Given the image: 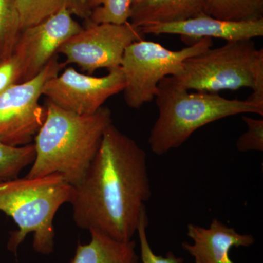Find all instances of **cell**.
<instances>
[{"mask_svg":"<svg viewBox=\"0 0 263 263\" xmlns=\"http://www.w3.org/2000/svg\"><path fill=\"white\" fill-rule=\"evenodd\" d=\"M151 195L146 152L111 123L69 202L81 229L129 241Z\"/></svg>","mask_w":263,"mask_h":263,"instance_id":"obj_1","label":"cell"},{"mask_svg":"<svg viewBox=\"0 0 263 263\" xmlns=\"http://www.w3.org/2000/svg\"><path fill=\"white\" fill-rule=\"evenodd\" d=\"M46 117L34 137L35 158L27 179L62 175L72 186L84 179L98 152L111 112L102 107L91 115L64 110L48 101Z\"/></svg>","mask_w":263,"mask_h":263,"instance_id":"obj_2","label":"cell"},{"mask_svg":"<svg viewBox=\"0 0 263 263\" xmlns=\"http://www.w3.org/2000/svg\"><path fill=\"white\" fill-rule=\"evenodd\" d=\"M155 99L159 115L148 143L159 156L179 148L197 129L216 121L242 114L263 116L262 110L247 100H229L218 93H191L171 76L161 81Z\"/></svg>","mask_w":263,"mask_h":263,"instance_id":"obj_3","label":"cell"},{"mask_svg":"<svg viewBox=\"0 0 263 263\" xmlns=\"http://www.w3.org/2000/svg\"><path fill=\"white\" fill-rule=\"evenodd\" d=\"M73 186L62 175L0 182V212L10 216L18 230L10 233L8 249L16 254L19 245L32 233L33 249L48 255L54 249L53 219L57 211L70 202Z\"/></svg>","mask_w":263,"mask_h":263,"instance_id":"obj_4","label":"cell"},{"mask_svg":"<svg viewBox=\"0 0 263 263\" xmlns=\"http://www.w3.org/2000/svg\"><path fill=\"white\" fill-rule=\"evenodd\" d=\"M263 65V50L252 40L230 41L186 59L181 73L171 76L189 90L218 93L222 90L252 89L256 74Z\"/></svg>","mask_w":263,"mask_h":263,"instance_id":"obj_5","label":"cell"},{"mask_svg":"<svg viewBox=\"0 0 263 263\" xmlns=\"http://www.w3.org/2000/svg\"><path fill=\"white\" fill-rule=\"evenodd\" d=\"M212 39L202 38L187 47L172 51L145 39L132 43L124 51L120 66L128 106L138 109L152 102L164 78L179 75L186 59L212 48Z\"/></svg>","mask_w":263,"mask_h":263,"instance_id":"obj_6","label":"cell"},{"mask_svg":"<svg viewBox=\"0 0 263 263\" xmlns=\"http://www.w3.org/2000/svg\"><path fill=\"white\" fill-rule=\"evenodd\" d=\"M65 66L57 54L37 76L0 93V143L10 146L32 143L46 117V107L40 104L43 87Z\"/></svg>","mask_w":263,"mask_h":263,"instance_id":"obj_7","label":"cell"},{"mask_svg":"<svg viewBox=\"0 0 263 263\" xmlns=\"http://www.w3.org/2000/svg\"><path fill=\"white\" fill-rule=\"evenodd\" d=\"M144 39L145 34L129 22L86 24L81 32L66 41L57 53L65 57L66 65L76 64L91 75L100 68L109 70L120 67L126 48Z\"/></svg>","mask_w":263,"mask_h":263,"instance_id":"obj_8","label":"cell"},{"mask_svg":"<svg viewBox=\"0 0 263 263\" xmlns=\"http://www.w3.org/2000/svg\"><path fill=\"white\" fill-rule=\"evenodd\" d=\"M125 86L121 67L108 70L103 77L84 75L73 67L66 68L46 82L42 94L48 101L64 110L80 115H91L108 98L123 91Z\"/></svg>","mask_w":263,"mask_h":263,"instance_id":"obj_9","label":"cell"},{"mask_svg":"<svg viewBox=\"0 0 263 263\" xmlns=\"http://www.w3.org/2000/svg\"><path fill=\"white\" fill-rule=\"evenodd\" d=\"M64 9L37 24L22 29L13 53L22 67L21 83L37 76L56 56L66 41L84 27Z\"/></svg>","mask_w":263,"mask_h":263,"instance_id":"obj_10","label":"cell"},{"mask_svg":"<svg viewBox=\"0 0 263 263\" xmlns=\"http://www.w3.org/2000/svg\"><path fill=\"white\" fill-rule=\"evenodd\" d=\"M138 29L144 34H178L184 39L193 40V44L202 38H220L230 42L262 37L263 19L256 22H228L202 13L180 22L151 24Z\"/></svg>","mask_w":263,"mask_h":263,"instance_id":"obj_11","label":"cell"},{"mask_svg":"<svg viewBox=\"0 0 263 263\" xmlns=\"http://www.w3.org/2000/svg\"><path fill=\"white\" fill-rule=\"evenodd\" d=\"M187 235L193 243L183 242L181 247L195 263H234L230 257L232 248L249 247L254 243L252 235L240 234L216 218L209 228L189 224Z\"/></svg>","mask_w":263,"mask_h":263,"instance_id":"obj_12","label":"cell"},{"mask_svg":"<svg viewBox=\"0 0 263 263\" xmlns=\"http://www.w3.org/2000/svg\"><path fill=\"white\" fill-rule=\"evenodd\" d=\"M204 0H136L129 22L137 28L171 23L204 13Z\"/></svg>","mask_w":263,"mask_h":263,"instance_id":"obj_13","label":"cell"},{"mask_svg":"<svg viewBox=\"0 0 263 263\" xmlns=\"http://www.w3.org/2000/svg\"><path fill=\"white\" fill-rule=\"evenodd\" d=\"M89 232L91 241L87 245L79 243L70 263L139 262L135 240L118 241L100 232Z\"/></svg>","mask_w":263,"mask_h":263,"instance_id":"obj_14","label":"cell"},{"mask_svg":"<svg viewBox=\"0 0 263 263\" xmlns=\"http://www.w3.org/2000/svg\"><path fill=\"white\" fill-rule=\"evenodd\" d=\"M22 29L31 27L66 9L79 18L89 20L91 10L88 0H17Z\"/></svg>","mask_w":263,"mask_h":263,"instance_id":"obj_15","label":"cell"},{"mask_svg":"<svg viewBox=\"0 0 263 263\" xmlns=\"http://www.w3.org/2000/svg\"><path fill=\"white\" fill-rule=\"evenodd\" d=\"M204 13L228 22L263 19V0H204Z\"/></svg>","mask_w":263,"mask_h":263,"instance_id":"obj_16","label":"cell"},{"mask_svg":"<svg viewBox=\"0 0 263 263\" xmlns=\"http://www.w3.org/2000/svg\"><path fill=\"white\" fill-rule=\"evenodd\" d=\"M22 31L17 0H0V59L13 53Z\"/></svg>","mask_w":263,"mask_h":263,"instance_id":"obj_17","label":"cell"},{"mask_svg":"<svg viewBox=\"0 0 263 263\" xmlns=\"http://www.w3.org/2000/svg\"><path fill=\"white\" fill-rule=\"evenodd\" d=\"M35 158L33 143L10 146L0 143V182L18 178L21 171L32 164Z\"/></svg>","mask_w":263,"mask_h":263,"instance_id":"obj_18","label":"cell"},{"mask_svg":"<svg viewBox=\"0 0 263 263\" xmlns=\"http://www.w3.org/2000/svg\"><path fill=\"white\" fill-rule=\"evenodd\" d=\"M91 15L86 24H123L129 21L132 0H88Z\"/></svg>","mask_w":263,"mask_h":263,"instance_id":"obj_19","label":"cell"},{"mask_svg":"<svg viewBox=\"0 0 263 263\" xmlns=\"http://www.w3.org/2000/svg\"><path fill=\"white\" fill-rule=\"evenodd\" d=\"M148 219L146 209H143L140 217L137 233L139 238L141 247V257L143 263H183L182 257H177L173 252H170L164 257L157 255L154 253L148 243L146 235V228L148 227Z\"/></svg>","mask_w":263,"mask_h":263,"instance_id":"obj_20","label":"cell"},{"mask_svg":"<svg viewBox=\"0 0 263 263\" xmlns=\"http://www.w3.org/2000/svg\"><path fill=\"white\" fill-rule=\"evenodd\" d=\"M242 119L247 124V130L237 140V149L240 152H263V119L249 117Z\"/></svg>","mask_w":263,"mask_h":263,"instance_id":"obj_21","label":"cell"},{"mask_svg":"<svg viewBox=\"0 0 263 263\" xmlns=\"http://www.w3.org/2000/svg\"><path fill=\"white\" fill-rule=\"evenodd\" d=\"M21 79L22 67L14 53L0 59V93L13 85L20 84Z\"/></svg>","mask_w":263,"mask_h":263,"instance_id":"obj_22","label":"cell"},{"mask_svg":"<svg viewBox=\"0 0 263 263\" xmlns=\"http://www.w3.org/2000/svg\"><path fill=\"white\" fill-rule=\"evenodd\" d=\"M135 1H136V0H132V4H133V3H134Z\"/></svg>","mask_w":263,"mask_h":263,"instance_id":"obj_23","label":"cell"}]
</instances>
